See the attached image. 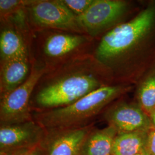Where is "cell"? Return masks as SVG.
Segmentation results:
<instances>
[{
	"mask_svg": "<svg viewBox=\"0 0 155 155\" xmlns=\"http://www.w3.org/2000/svg\"><path fill=\"white\" fill-rule=\"evenodd\" d=\"M25 6L32 31L53 29L85 34L77 17L62 0H25Z\"/></svg>",
	"mask_w": 155,
	"mask_h": 155,
	"instance_id": "obj_6",
	"label": "cell"
},
{
	"mask_svg": "<svg viewBox=\"0 0 155 155\" xmlns=\"http://www.w3.org/2000/svg\"><path fill=\"white\" fill-rule=\"evenodd\" d=\"M103 119L118 133L148 131L153 129L150 117L135 102L119 101L103 112Z\"/></svg>",
	"mask_w": 155,
	"mask_h": 155,
	"instance_id": "obj_8",
	"label": "cell"
},
{
	"mask_svg": "<svg viewBox=\"0 0 155 155\" xmlns=\"http://www.w3.org/2000/svg\"><path fill=\"white\" fill-rule=\"evenodd\" d=\"M15 155H43L40 145L29 150H23L15 153Z\"/></svg>",
	"mask_w": 155,
	"mask_h": 155,
	"instance_id": "obj_19",
	"label": "cell"
},
{
	"mask_svg": "<svg viewBox=\"0 0 155 155\" xmlns=\"http://www.w3.org/2000/svg\"><path fill=\"white\" fill-rule=\"evenodd\" d=\"M136 102L150 116L155 110V64L134 86Z\"/></svg>",
	"mask_w": 155,
	"mask_h": 155,
	"instance_id": "obj_15",
	"label": "cell"
},
{
	"mask_svg": "<svg viewBox=\"0 0 155 155\" xmlns=\"http://www.w3.org/2000/svg\"><path fill=\"white\" fill-rule=\"evenodd\" d=\"M148 155V154L147 153V152H145V153H141V154H140V155Z\"/></svg>",
	"mask_w": 155,
	"mask_h": 155,
	"instance_id": "obj_22",
	"label": "cell"
},
{
	"mask_svg": "<svg viewBox=\"0 0 155 155\" xmlns=\"http://www.w3.org/2000/svg\"><path fill=\"white\" fill-rule=\"evenodd\" d=\"M133 89L134 85L127 84L104 86L70 105L33 111V119L46 129L84 127L93 124L91 121L101 113Z\"/></svg>",
	"mask_w": 155,
	"mask_h": 155,
	"instance_id": "obj_3",
	"label": "cell"
},
{
	"mask_svg": "<svg viewBox=\"0 0 155 155\" xmlns=\"http://www.w3.org/2000/svg\"><path fill=\"white\" fill-rule=\"evenodd\" d=\"M29 55V45L24 36L9 24H1L0 63Z\"/></svg>",
	"mask_w": 155,
	"mask_h": 155,
	"instance_id": "obj_12",
	"label": "cell"
},
{
	"mask_svg": "<svg viewBox=\"0 0 155 155\" xmlns=\"http://www.w3.org/2000/svg\"><path fill=\"white\" fill-rule=\"evenodd\" d=\"M97 41L86 34L53 29L32 31L30 60L48 71L78 56L93 53Z\"/></svg>",
	"mask_w": 155,
	"mask_h": 155,
	"instance_id": "obj_4",
	"label": "cell"
},
{
	"mask_svg": "<svg viewBox=\"0 0 155 155\" xmlns=\"http://www.w3.org/2000/svg\"><path fill=\"white\" fill-rule=\"evenodd\" d=\"M150 120H151V121H152V125H153V129H155V110L151 113V114L150 115Z\"/></svg>",
	"mask_w": 155,
	"mask_h": 155,
	"instance_id": "obj_20",
	"label": "cell"
},
{
	"mask_svg": "<svg viewBox=\"0 0 155 155\" xmlns=\"http://www.w3.org/2000/svg\"><path fill=\"white\" fill-rule=\"evenodd\" d=\"M117 131L110 126L102 129L94 127L82 145L79 155H112Z\"/></svg>",
	"mask_w": 155,
	"mask_h": 155,
	"instance_id": "obj_13",
	"label": "cell"
},
{
	"mask_svg": "<svg viewBox=\"0 0 155 155\" xmlns=\"http://www.w3.org/2000/svg\"><path fill=\"white\" fill-rule=\"evenodd\" d=\"M0 155H15V153L8 152H0Z\"/></svg>",
	"mask_w": 155,
	"mask_h": 155,
	"instance_id": "obj_21",
	"label": "cell"
},
{
	"mask_svg": "<svg viewBox=\"0 0 155 155\" xmlns=\"http://www.w3.org/2000/svg\"><path fill=\"white\" fill-rule=\"evenodd\" d=\"M146 152L148 155H155V129H152L149 132Z\"/></svg>",
	"mask_w": 155,
	"mask_h": 155,
	"instance_id": "obj_18",
	"label": "cell"
},
{
	"mask_svg": "<svg viewBox=\"0 0 155 155\" xmlns=\"http://www.w3.org/2000/svg\"><path fill=\"white\" fill-rule=\"evenodd\" d=\"M93 54L113 84L135 86L155 64V0L144 1L135 16L104 35Z\"/></svg>",
	"mask_w": 155,
	"mask_h": 155,
	"instance_id": "obj_1",
	"label": "cell"
},
{
	"mask_svg": "<svg viewBox=\"0 0 155 155\" xmlns=\"http://www.w3.org/2000/svg\"><path fill=\"white\" fill-rule=\"evenodd\" d=\"M112 84L110 75L93 53L79 56L45 72L34 89L31 108L33 112L64 107Z\"/></svg>",
	"mask_w": 155,
	"mask_h": 155,
	"instance_id": "obj_2",
	"label": "cell"
},
{
	"mask_svg": "<svg viewBox=\"0 0 155 155\" xmlns=\"http://www.w3.org/2000/svg\"><path fill=\"white\" fill-rule=\"evenodd\" d=\"M94 0H62L67 8L75 16L82 15L86 11Z\"/></svg>",
	"mask_w": 155,
	"mask_h": 155,
	"instance_id": "obj_17",
	"label": "cell"
},
{
	"mask_svg": "<svg viewBox=\"0 0 155 155\" xmlns=\"http://www.w3.org/2000/svg\"><path fill=\"white\" fill-rule=\"evenodd\" d=\"M144 1L94 0L88 9L78 17L85 34L99 40L106 33L135 16Z\"/></svg>",
	"mask_w": 155,
	"mask_h": 155,
	"instance_id": "obj_5",
	"label": "cell"
},
{
	"mask_svg": "<svg viewBox=\"0 0 155 155\" xmlns=\"http://www.w3.org/2000/svg\"><path fill=\"white\" fill-rule=\"evenodd\" d=\"M27 79L10 93L0 97V124L11 125L33 120L30 102L34 89L47 70L31 61Z\"/></svg>",
	"mask_w": 155,
	"mask_h": 155,
	"instance_id": "obj_7",
	"label": "cell"
},
{
	"mask_svg": "<svg viewBox=\"0 0 155 155\" xmlns=\"http://www.w3.org/2000/svg\"><path fill=\"white\" fill-rule=\"evenodd\" d=\"M149 132L117 133L113 144L112 155H137L146 152Z\"/></svg>",
	"mask_w": 155,
	"mask_h": 155,
	"instance_id": "obj_14",
	"label": "cell"
},
{
	"mask_svg": "<svg viewBox=\"0 0 155 155\" xmlns=\"http://www.w3.org/2000/svg\"><path fill=\"white\" fill-rule=\"evenodd\" d=\"M24 4L25 0H0V22L6 21Z\"/></svg>",
	"mask_w": 155,
	"mask_h": 155,
	"instance_id": "obj_16",
	"label": "cell"
},
{
	"mask_svg": "<svg viewBox=\"0 0 155 155\" xmlns=\"http://www.w3.org/2000/svg\"><path fill=\"white\" fill-rule=\"evenodd\" d=\"M94 127L93 123L82 127L45 129L40 145L43 155H79L84 140Z\"/></svg>",
	"mask_w": 155,
	"mask_h": 155,
	"instance_id": "obj_10",
	"label": "cell"
},
{
	"mask_svg": "<svg viewBox=\"0 0 155 155\" xmlns=\"http://www.w3.org/2000/svg\"><path fill=\"white\" fill-rule=\"evenodd\" d=\"M31 69L29 55L0 63V97L10 93L28 78Z\"/></svg>",
	"mask_w": 155,
	"mask_h": 155,
	"instance_id": "obj_11",
	"label": "cell"
},
{
	"mask_svg": "<svg viewBox=\"0 0 155 155\" xmlns=\"http://www.w3.org/2000/svg\"><path fill=\"white\" fill-rule=\"evenodd\" d=\"M45 129L34 120L0 125V152L16 153L40 146Z\"/></svg>",
	"mask_w": 155,
	"mask_h": 155,
	"instance_id": "obj_9",
	"label": "cell"
}]
</instances>
